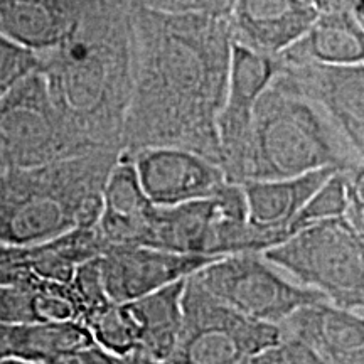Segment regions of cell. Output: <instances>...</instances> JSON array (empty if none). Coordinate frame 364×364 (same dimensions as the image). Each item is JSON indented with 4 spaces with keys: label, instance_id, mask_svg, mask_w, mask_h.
<instances>
[{
    "label": "cell",
    "instance_id": "3957f363",
    "mask_svg": "<svg viewBox=\"0 0 364 364\" xmlns=\"http://www.w3.org/2000/svg\"><path fill=\"white\" fill-rule=\"evenodd\" d=\"M117 150H95L0 174V245L31 247L97 226Z\"/></svg>",
    "mask_w": 364,
    "mask_h": 364
},
{
    "label": "cell",
    "instance_id": "484cf974",
    "mask_svg": "<svg viewBox=\"0 0 364 364\" xmlns=\"http://www.w3.org/2000/svg\"><path fill=\"white\" fill-rule=\"evenodd\" d=\"M318 12H349L359 22H364V0H312Z\"/></svg>",
    "mask_w": 364,
    "mask_h": 364
},
{
    "label": "cell",
    "instance_id": "8992f818",
    "mask_svg": "<svg viewBox=\"0 0 364 364\" xmlns=\"http://www.w3.org/2000/svg\"><path fill=\"white\" fill-rule=\"evenodd\" d=\"M140 245L204 257L262 253L260 241L247 221L243 189L235 182L209 198L154 206Z\"/></svg>",
    "mask_w": 364,
    "mask_h": 364
},
{
    "label": "cell",
    "instance_id": "7402d4cb",
    "mask_svg": "<svg viewBox=\"0 0 364 364\" xmlns=\"http://www.w3.org/2000/svg\"><path fill=\"white\" fill-rule=\"evenodd\" d=\"M91 339L107 351L129 356L139 351V331L127 304L110 302L86 318Z\"/></svg>",
    "mask_w": 364,
    "mask_h": 364
},
{
    "label": "cell",
    "instance_id": "4316f807",
    "mask_svg": "<svg viewBox=\"0 0 364 364\" xmlns=\"http://www.w3.org/2000/svg\"><path fill=\"white\" fill-rule=\"evenodd\" d=\"M231 364H268V363H267L265 356H263V349H262V351L241 358V359H238V361H235Z\"/></svg>",
    "mask_w": 364,
    "mask_h": 364
},
{
    "label": "cell",
    "instance_id": "d6986e66",
    "mask_svg": "<svg viewBox=\"0 0 364 364\" xmlns=\"http://www.w3.org/2000/svg\"><path fill=\"white\" fill-rule=\"evenodd\" d=\"M90 332L78 321L65 322H0V358H14L34 364H51L85 348Z\"/></svg>",
    "mask_w": 364,
    "mask_h": 364
},
{
    "label": "cell",
    "instance_id": "30bf717a",
    "mask_svg": "<svg viewBox=\"0 0 364 364\" xmlns=\"http://www.w3.org/2000/svg\"><path fill=\"white\" fill-rule=\"evenodd\" d=\"M277 58L262 56L231 43L226 95L216 122L221 169L225 171L228 182H243L255 107L277 75Z\"/></svg>",
    "mask_w": 364,
    "mask_h": 364
},
{
    "label": "cell",
    "instance_id": "ffe728a7",
    "mask_svg": "<svg viewBox=\"0 0 364 364\" xmlns=\"http://www.w3.org/2000/svg\"><path fill=\"white\" fill-rule=\"evenodd\" d=\"M184 284L186 279L125 302L139 331V351L135 354L152 364H167L174 353L182 324Z\"/></svg>",
    "mask_w": 364,
    "mask_h": 364
},
{
    "label": "cell",
    "instance_id": "603a6c76",
    "mask_svg": "<svg viewBox=\"0 0 364 364\" xmlns=\"http://www.w3.org/2000/svg\"><path fill=\"white\" fill-rule=\"evenodd\" d=\"M38 70V54L0 36V97Z\"/></svg>",
    "mask_w": 364,
    "mask_h": 364
},
{
    "label": "cell",
    "instance_id": "9a60e30c",
    "mask_svg": "<svg viewBox=\"0 0 364 364\" xmlns=\"http://www.w3.org/2000/svg\"><path fill=\"white\" fill-rule=\"evenodd\" d=\"M338 169H318L289 179L241 182L247 221L260 241L262 252L292 236L300 209Z\"/></svg>",
    "mask_w": 364,
    "mask_h": 364
},
{
    "label": "cell",
    "instance_id": "cb8c5ba5",
    "mask_svg": "<svg viewBox=\"0 0 364 364\" xmlns=\"http://www.w3.org/2000/svg\"><path fill=\"white\" fill-rule=\"evenodd\" d=\"M120 2L159 14H208V16H228L233 6V0H120Z\"/></svg>",
    "mask_w": 364,
    "mask_h": 364
},
{
    "label": "cell",
    "instance_id": "9c48e42d",
    "mask_svg": "<svg viewBox=\"0 0 364 364\" xmlns=\"http://www.w3.org/2000/svg\"><path fill=\"white\" fill-rule=\"evenodd\" d=\"M78 154L39 70L0 97V171L27 169Z\"/></svg>",
    "mask_w": 364,
    "mask_h": 364
},
{
    "label": "cell",
    "instance_id": "44dd1931",
    "mask_svg": "<svg viewBox=\"0 0 364 364\" xmlns=\"http://www.w3.org/2000/svg\"><path fill=\"white\" fill-rule=\"evenodd\" d=\"M282 54L326 65H364V22L349 12H318L307 33Z\"/></svg>",
    "mask_w": 364,
    "mask_h": 364
},
{
    "label": "cell",
    "instance_id": "2e32d148",
    "mask_svg": "<svg viewBox=\"0 0 364 364\" xmlns=\"http://www.w3.org/2000/svg\"><path fill=\"white\" fill-rule=\"evenodd\" d=\"M279 329L307 344L326 364H364L363 312L321 300L297 309Z\"/></svg>",
    "mask_w": 364,
    "mask_h": 364
},
{
    "label": "cell",
    "instance_id": "6da1fadb",
    "mask_svg": "<svg viewBox=\"0 0 364 364\" xmlns=\"http://www.w3.org/2000/svg\"><path fill=\"white\" fill-rule=\"evenodd\" d=\"M127 9L134 71L122 152L179 147L221 166L216 122L231 61L226 16Z\"/></svg>",
    "mask_w": 364,
    "mask_h": 364
},
{
    "label": "cell",
    "instance_id": "52a82bcc",
    "mask_svg": "<svg viewBox=\"0 0 364 364\" xmlns=\"http://www.w3.org/2000/svg\"><path fill=\"white\" fill-rule=\"evenodd\" d=\"M279 338V326L243 316L191 275L182 292L179 338L167 364H231Z\"/></svg>",
    "mask_w": 364,
    "mask_h": 364
},
{
    "label": "cell",
    "instance_id": "8fae6325",
    "mask_svg": "<svg viewBox=\"0 0 364 364\" xmlns=\"http://www.w3.org/2000/svg\"><path fill=\"white\" fill-rule=\"evenodd\" d=\"M277 75L326 112L364 156V65H326L280 54Z\"/></svg>",
    "mask_w": 364,
    "mask_h": 364
},
{
    "label": "cell",
    "instance_id": "ba28073f",
    "mask_svg": "<svg viewBox=\"0 0 364 364\" xmlns=\"http://www.w3.org/2000/svg\"><path fill=\"white\" fill-rule=\"evenodd\" d=\"M193 275L226 306L273 326L282 324L300 307L327 300L316 290L295 284L257 252L225 255Z\"/></svg>",
    "mask_w": 364,
    "mask_h": 364
},
{
    "label": "cell",
    "instance_id": "7a4b0ae2",
    "mask_svg": "<svg viewBox=\"0 0 364 364\" xmlns=\"http://www.w3.org/2000/svg\"><path fill=\"white\" fill-rule=\"evenodd\" d=\"M38 58L49 97L80 154L120 152L134 71L125 4L93 0L75 31Z\"/></svg>",
    "mask_w": 364,
    "mask_h": 364
},
{
    "label": "cell",
    "instance_id": "d4e9b609",
    "mask_svg": "<svg viewBox=\"0 0 364 364\" xmlns=\"http://www.w3.org/2000/svg\"><path fill=\"white\" fill-rule=\"evenodd\" d=\"M51 364H152L139 354H129V356H120V354L110 353L98 346L97 343H90L85 348L78 349L70 356H65Z\"/></svg>",
    "mask_w": 364,
    "mask_h": 364
},
{
    "label": "cell",
    "instance_id": "4fadbf2b",
    "mask_svg": "<svg viewBox=\"0 0 364 364\" xmlns=\"http://www.w3.org/2000/svg\"><path fill=\"white\" fill-rule=\"evenodd\" d=\"M122 154L134 164L145 196L156 206H176L209 198L228 184L221 166L193 150L145 147L134 154Z\"/></svg>",
    "mask_w": 364,
    "mask_h": 364
},
{
    "label": "cell",
    "instance_id": "277c9868",
    "mask_svg": "<svg viewBox=\"0 0 364 364\" xmlns=\"http://www.w3.org/2000/svg\"><path fill=\"white\" fill-rule=\"evenodd\" d=\"M327 167L363 169L364 156L326 112L275 75L255 107L243 182L289 179Z\"/></svg>",
    "mask_w": 364,
    "mask_h": 364
},
{
    "label": "cell",
    "instance_id": "7c38bea8",
    "mask_svg": "<svg viewBox=\"0 0 364 364\" xmlns=\"http://www.w3.org/2000/svg\"><path fill=\"white\" fill-rule=\"evenodd\" d=\"M220 257L188 255L142 245H115L98 258L102 282L112 302L124 304L184 280Z\"/></svg>",
    "mask_w": 364,
    "mask_h": 364
},
{
    "label": "cell",
    "instance_id": "ac0fdd59",
    "mask_svg": "<svg viewBox=\"0 0 364 364\" xmlns=\"http://www.w3.org/2000/svg\"><path fill=\"white\" fill-rule=\"evenodd\" d=\"M156 204L145 196L132 161L120 152L103 189V209L97 228L108 245H140Z\"/></svg>",
    "mask_w": 364,
    "mask_h": 364
},
{
    "label": "cell",
    "instance_id": "f1b7e54d",
    "mask_svg": "<svg viewBox=\"0 0 364 364\" xmlns=\"http://www.w3.org/2000/svg\"><path fill=\"white\" fill-rule=\"evenodd\" d=\"M0 174H2V171H0Z\"/></svg>",
    "mask_w": 364,
    "mask_h": 364
},
{
    "label": "cell",
    "instance_id": "f546056e",
    "mask_svg": "<svg viewBox=\"0 0 364 364\" xmlns=\"http://www.w3.org/2000/svg\"><path fill=\"white\" fill-rule=\"evenodd\" d=\"M311 2H312V0H311Z\"/></svg>",
    "mask_w": 364,
    "mask_h": 364
},
{
    "label": "cell",
    "instance_id": "5b68a950",
    "mask_svg": "<svg viewBox=\"0 0 364 364\" xmlns=\"http://www.w3.org/2000/svg\"><path fill=\"white\" fill-rule=\"evenodd\" d=\"M262 257L332 306L364 312V231L346 218L302 228Z\"/></svg>",
    "mask_w": 364,
    "mask_h": 364
},
{
    "label": "cell",
    "instance_id": "e0dca14e",
    "mask_svg": "<svg viewBox=\"0 0 364 364\" xmlns=\"http://www.w3.org/2000/svg\"><path fill=\"white\" fill-rule=\"evenodd\" d=\"M93 0H0V36L36 54L51 51L78 26Z\"/></svg>",
    "mask_w": 364,
    "mask_h": 364
},
{
    "label": "cell",
    "instance_id": "5bb4252c",
    "mask_svg": "<svg viewBox=\"0 0 364 364\" xmlns=\"http://www.w3.org/2000/svg\"><path fill=\"white\" fill-rule=\"evenodd\" d=\"M317 14L311 0H233L226 21L231 43L277 58L307 33Z\"/></svg>",
    "mask_w": 364,
    "mask_h": 364
},
{
    "label": "cell",
    "instance_id": "83f0119b",
    "mask_svg": "<svg viewBox=\"0 0 364 364\" xmlns=\"http://www.w3.org/2000/svg\"><path fill=\"white\" fill-rule=\"evenodd\" d=\"M0 364H34V363L21 361V359H14V358H0Z\"/></svg>",
    "mask_w": 364,
    "mask_h": 364
}]
</instances>
